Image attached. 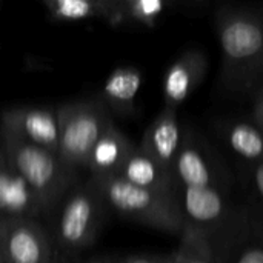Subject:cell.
Listing matches in <instances>:
<instances>
[{
  "instance_id": "cell-1",
  "label": "cell",
  "mask_w": 263,
  "mask_h": 263,
  "mask_svg": "<svg viewBox=\"0 0 263 263\" xmlns=\"http://www.w3.org/2000/svg\"><path fill=\"white\" fill-rule=\"evenodd\" d=\"M222 48V85L237 94L257 91L263 83V14L222 9L217 14Z\"/></svg>"
},
{
  "instance_id": "cell-2",
  "label": "cell",
  "mask_w": 263,
  "mask_h": 263,
  "mask_svg": "<svg viewBox=\"0 0 263 263\" xmlns=\"http://www.w3.org/2000/svg\"><path fill=\"white\" fill-rule=\"evenodd\" d=\"M0 143L9 163L37 199L43 213L55 208L76 186L77 170L68 166L59 154L26 143L2 128Z\"/></svg>"
},
{
  "instance_id": "cell-3",
  "label": "cell",
  "mask_w": 263,
  "mask_h": 263,
  "mask_svg": "<svg viewBox=\"0 0 263 263\" xmlns=\"http://www.w3.org/2000/svg\"><path fill=\"white\" fill-rule=\"evenodd\" d=\"M108 208L137 223L183 236L188 230L176 196L134 186L119 176L92 177Z\"/></svg>"
},
{
  "instance_id": "cell-4",
  "label": "cell",
  "mask_w": 263,
  "mask_h": 263,
  "mask_svg": "<svg viewBox=\"0 0 263 263\" xmlns=\"http://www.w3.org/2000/svg\"><path fill=\"white\" fill-rule=\"evenodd\" d=\"M105 208L108 206L91 179L76 185L65 196L51 234L55 248L66 256L89 248L97 239Z\"/></svg>"
},
{
  "instance_id": "cell-5",
  "label": "cell",
  "mask_w": 263,
  "mask_h": 263,
  "mask_svg": "<svg viewBox=\"0 0 263 263\" xmlns=\"http://www.w3.org/2000/svg\"><path fill=\"white\" fill-rule=\"evenodd\" d=\"M59 156L71 168L88 166L91 151L112 123L111 112L100 99L65 103L57 109Z\"/></svg>"
},
{
  "instance_id": "cell-6",
  "label": "cell",
  "mask_w": 263,
  "mask_h": 263,
  "mask_svg": "<svg viewBox=\"0 0 263 263\" xmlns=\"http://www.w3.org/2000/svg\"><path fill=\"white\" fill-rule=\"evenodd\" d=\"M52 236L34 217L0 216V251L5 263H52L57 251Z\"/></svg>"
},
{
  "instance_id": "cell-7",
  "label": "cell",
  "mask_w": 263,
  "mask_h": 263,
  "mask_svg": "<svg viewBox=\"0 0 263 263\" xmlns=\"http://www.w3.org/2000/svg\"><path fill=\"white\" fill-rule=\"evenodd\" d=\"M0 128L26 143L59 154V117L54 108H9L0 116Z\"/></svg>"
},
{
  "instance_id": "cell-8",
  "label": "cell",
  "mask_w": 263,
  "mask_h": 263,
  "mask_svg": "<svg viewBox=\"0 0 263 263\" xmlns=\"http://www.w3.org/2000/svg\"><path fill=\"white\" fill-rule=\"evenodd\" d=\"M177 202L188 230L206 237L228 216V203L219 188H179Z\"/></svg>"
},
{
  "instance_id": "cell-9",
  "label": "cell",
  "mask_w": 263,
  "mask_h": 263,
  "mask_svg": "<svg viewBox=\"0 0 263 263\" xmlns=\"http://www.w3.org/2000/svg\"><path fill=\"white\" fill-rule=\"evenodd\" d=\"M182 139L183 134L180 131L176 109L165 106L145 131L139 148L163 170L173 174V165L182 146Z\"/></svg>"
},
{
  "instance_id": "cell-10",
  "label": "cell",
  "mask_w": 263,
  "mask_h": 263,
  "mask_svg": "<svg viewBox=\"0 0 263 263\" xmlns=\"http://www.w3.org/2000/svg\"><path fill=\"white\" fill-rule=\"evenodd\" d=\"M208 60L200 49L185 51L166 71L163 79V97L168 108L177 106L200 85L206 74Z\"/></svg>"
},
{
  "instance_id": "cell-11",
  "label": "cell",
  "mask_w": 263,
  "mask_h": 263,
  "mask_svg": "<svg viewBox=\"0 0 263 263\" xmlns=\"http://www.w3.org/2000/svg\"><path fill=\"white\" fill-rule=\"evenodd\" d=\"M173 176L179 188H217L211 162L190 133L183 134Z\"/></svg>"
},
{
  "instance_id": "cell-12",
  "label": "cell",
  "mask_w": 263,
  "mask_h": 263,
  "mask_svg": "<svg viewBox=\"0 0 263 263\" xmlns=\"http://www.w3.org/2000/svg\"><path fill=\"white\" fill-rule=\"evenodd\" d=\"M43 214L37 199L9 163L0 143V216H26L37 219Z\"/></svg>"
},
{
  "instance_id": "cell-13",
  "label": "cell",
  "mask_w": 263,
  "mask_h": 263,
  "mask_svg": "<svg viewBox=\"0 0 263 263\" xmlns=\"http://www.w3.org/2000/svg\"><path fill=\"white\" fill-rule=\"evenodd\" d=\"M117 176L134 186L177 197L179 186L174 180V176L163 170L140 148H136L131 153Z\"/></svg>"
},
{
  "instance_id": "cell-14",
  "label": "cell",
  "mask_w": 263,
  "mask_h": 263,
  "mask_svg": "<svg viewBox=\"0 0 263 263\" xmlns=\"http://www.w3.org/2000/svg\"><path fill=\"white\" fill-rule=\"evenodd\" d=\"M134 149L136 146L131 140L114 123H111L94 145L86 170L91 171L92 177L117 176Z\"/></svg>"
},
{
  "instance_id": "cell-15",
  "label": "cell",
  "mask_w": 263,
  "mask_h": 263,
  "mask_svg": "<svg viewBox=\"0 0 263 263\" xmlns=\"http://www.w3.org/2000/svg\"><path fill=\"white\" fill-rule=\"evenodd\" d=\"M45 6L57 22L105 18L111 23H120L119 0H46Z\"/></svg>"
},
{
  "instance_id": "cell-16",
  "label": "cell",
  "mask_w": 263,
  "mask_h": 263,
  "mask_svg": "<svg viewBox=\"0 0 263 263\" xmlns=\"http://www.w3.org/2000/svg\"><path fill=\"white\" fill-rule=\"evenodd\" d=\"M142 86V74L134 68H117L106 79L100 100L109 109L128 116L134 111V100Z\"/></svg>"
},
{
  "instance_id": "cell-17",
  "label": "cell",
  "mask_w": 263,
  "mask_h": 263,
  "mask_svg": "<svg viewBox=\"0 0 263 263\" xmlns=\"http://www.w3.org/2000/svg\"><path fill=\"white\" fill-rule=\"evenodd\" d=\"M225 139L234 154L253 165L263 160V133L256 123L234 122L227 126Z\"/></svg>"
},
{
  "instance_id": "cell-18",
  "label": "cell",
  "mask_w": 263,
  "mask_h": 263,
  "mask_svg": "<svg viewBox=\"0 0 263 263\" xmlns=\"http://www.w3.org/2000/svg\"><path fill=\"white\" fill-rule=\"evenodd\" d=\"M165 9L166 3L162 0H119L120 23L133 20L140 25L153 26Z\"/></svg>"
},
{
  "instance_id": "cell-19",
  "label": "cell",
  "mask_w": 263,
  "mask_h": 263,
  "mask_svg": "<svg viewBox=\"0 0 263 263\" xmlns=\"http://www.w3.org/2000/svg\"><path fill=\"white\" fill-rule=\"evenodd\" d=\"M179 263H214V253L210 239L200 233L186 230L179 248Z\"/></svg>"
},
{
  "instance_id": "cell-20",
  "label": "cell",
  "mask_w": 263,
  "mask_h": 263,
  "mask_svg": "<svg viewBox=\"0 0 263 263\" xmlns=\"http://www.w3.org/2000/svg\"><path fill=\"white\" fill-rule=\"evenodd\" d=\"M180 254L179 250L176 253L166 254V256H133L128 259H123L119 263H179Z\"/></svg>"
},
{
  "instance_id": "cell-21",
  "label": "cell",
  "mask_w": 263,
  "mask_h": 263,
  "mask_svg": "<svg viewBox=\"0 0 263 263\" xmlns=\"http://www.w3.org/2000/svg\"><path fill=\"white\" fill-rule=\"evenodd\" d=\"M237 263H263V245H251L247 247Z\"/></svg>"
},
{
  "instance_id": "cell-22",
  "label": "cell",
  "mask_w": 263,
  "mask_h": 263,
  "mask_svg": "<svg viewBox=\"0 0 263 263\" xmlns=\"http://www.w3.org/2000/svg\"><path fill=\"white\" fill-rule=\"evenodd\" d=\"M253 188L263 202V160L253 165Z\"/></svg>"
},
{
  "instance_id": "cell-23",
  "label": "cell",
  "mask_w": 263,
  "mask_h": 263,
  "mask_svg": "<svg viewBox=\"0 0 263 263\" xmlns=\"http://www.w3.org/2000/svg\"><path fill=\"white\" fill-rule=\"evenodd\" d=\"M256 92L257 94H256V105H254V123L263 133V83Z\"/></svg>"
},
{
  "instance_id": "cell-24",
  "label": "cell",
  "mask_w": 263,
  "mask_h": 263,
  "mask_svg": "<svg viewBox=\"0 0 263 263\" xmlns=\"http://www.w3.org/2000/svg\"><path fill=\"white\" fill-rule=\"evenodd\" d=\"M0 263H5V260H3V256H2V251H0Z\"/></svg>"
},
{
  "instance_id": "cell-25",
  "label": "cell",
  "mask_w": 263,
  "mask_h": 263,
  "mask_svg": "<svg viewBox=\"0 0 263 263\" xmlns=\"http://www.w3.org/2000/svg\"><path fill=\"white\" fill-rule=\"evenodd\" d=\"M85 263H109V262H102V260H99V262H85Z\"/></svg>"
},
{
  "instance_id": "cell-26",
  "label": "cell",
  "mask_w": 263,
  "mask_h": 263,
  "mask_svg": "<svg viewBox=\"0 0 263 263\" xmlns=\"http://www.w3.org/2000/svg\"><path fill=\"white\" fill-rule=\"evenodd\" d=\"M52 263H60V260H59V259H57V260H55V262H52Z\"/></svg>"
}]
</instances>
